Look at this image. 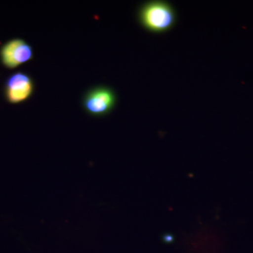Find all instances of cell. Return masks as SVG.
Returning a JSON list of instances; mask_svg holds the SVG:
<instances>
[{
  "label": "cell",
  "mask_w": 253,
  "mask_h": 253,
  "mask_svg": "<svg viewBox=\"0 0 253 253\" xmlns=\"http://www.w3.org/2000/svg\"><path fill=\"white\" fill-rule=\"evenodd\" d=\"M141 24L154 33L169 31L176 21V13L170 4L164 1H151L141 8L139 13Z\"/></svg>",
  "instance_id": "obj_1"
},
{
  "label": "cell",
  "mask_w": 253,
  "mask_h": 253,
  "mask_svg": "<svg viewBox=\"0 0 253 253\" xmlns=\"http://www.w3.org/2000/svg\"><path fill=\"white\" fill-rule=\"evenodd\" d=\"M116 104V94L107 86L92 88L84 94L83 99L84 111L94 117L106 116L112 111Z\"/></svg>",
  "instance_id": "obj_2"
},
{
  "label": "cell",
  "mask_w": 253,
  "mask_h": 253,
  "mask_svg": "<svg viewBox=\"0 0 253 253\" xmlns=\"http://www.w3.org/2000/svg\"><path fill=\"white\" fill-rule=\"evenodd\" d=\"M35 84L33 78L23 72L10 76L4 84V97L11 104L24 102L33 95Z\"/></svg>",
  "instance_id": "obj_3"
},
{
  "label": "cell",
  "mask_w": 253,
  "mask_h": 253,
  "mask_svg": "<svg viewBox=\"0 0 253 253\" xmlns=\"http://www.w3.org/2000/svg\"><path fill=\"white\" fill-rule=\"evenodd\" d=\"M33 47L24 40L15 38L6 42L0 50V60L3 66L14 69L33 59Z\"/></svg>",
  "instance_id": "obj_4"
}]
</instances>
